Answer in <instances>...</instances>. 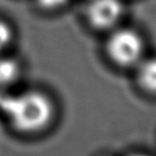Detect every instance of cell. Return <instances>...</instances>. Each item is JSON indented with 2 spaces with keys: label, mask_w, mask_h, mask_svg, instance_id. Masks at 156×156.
<instances>
[{
  "label": "cell",
  "mask_w": 156,
  "mask_h": 156,
  "mask_svg": "<svg viewBox=\"0 0 156 156\" xmlns=\"http://www.w3.org/2000/svg\"><path fill=\"white\" fill-rule=\"evenodd\" d=\"M12 39V30L5 22L0 21V52L8 45Z\"/></svg>",
  "instance_id": "8992f818"
},
{
  "label": "cell",
  "mask_w": 156,
  "mask_h": 156,
  "mask_svg": "<svg viewBox=\"0 0 156 156\" xmlns=\"http://www.w3.org/2000/svg\"><path fill=\"white\" fill-rule=\"evenodd\" d=\"M145 43L136 30H115L108 38L106 51L114 63L121 67L136 66L142 60Z\"/></svg>",
  "instance_id": "7a4b0ae2"
},
{
  "label": "cell",
  "mask_w": 156,
  "mask_h": 156,
  "mask_svg": "<svg viewBox=\"0 0 156 156\" xmlns=\"http://www.w3.org/2000/svg\"><path fill=\"white\" fill-rule=\"evenodd\" d=\"M124 13L122 0H91L86 6L85 16L93 29L115 28Z\"/></svg>",
  "instance_id": "3957f363"
},
{
  "label": "cell",
  "mask_w": 156,
  "mask_h": 156,
  "mask_svg": "<svg viewBox=\"0 0 156 156\" xmlns=\"http://www.w3.org/2000/svg\"><path fill=\"white\" fill-rule=\"evenodd\" d=\"M68 1L69 0H38V5L44 9L54 10L64 6Z\"/></svg>",
  "instance_id": "52a82bcc"
},
{
  "label": "cell",
  "mask_w": 156,
  "mask_h": 156,
  "mask_svg": "<svg viewBox=\"0 0 156 156\" xmlns=\"http://www.w3.org/2000/svg\"><path fill=\"white\" fill-rule=\"evenodd\" d=\"M132 156H147V155H144V154H136V155H132Z\"/></svg>",
  "instance_id": "ba28073f"
},
{
  "label": "cell",
  "mask_w": 156,
  "mask_h": 156,
  "mask_svg": "<svg viewBox=\"0 0 156 156\" xmlns=\"http://www.w3.org/2000/svg\"><path fill=\"white\" fill-rule=\"evenodd\" d=\"M138 82L147 92L156 94V58L141 60L136 64Z\"/></svg>",
  "instance_id": "277c9868"
},
{
  "label": "cell",
  "mask_w": 156,
  "mask_h": 156,
  "mask_svg": "<svg viewBox=\"0 0 156 156\" xmlns=\"http://www.w3.org/2000/svg\"><path fill=\"white\" fill-rule=\"evenodd\" d=\"M0 108L13 126L25 133L40 131L53 117V105L40 92H25L2 98Z\"/></svg>",
  "instance_id": "6da1fadb"
},
{
  "label": "cell",
  "mask_w": 156,
  "mask_h": 156,
  "mask_svg": "<svg viewBox=\"0 0 156 156\" xmlns=\"http://www.w3.org/2000/svg\"><path fill=\"white\" fill-rule=\"evenodd\" d=\"M20 75L19 63L12 58H0V85H9Z\"/></svg>",
  "instance_id": "5b68a950"
}]
</instances>
